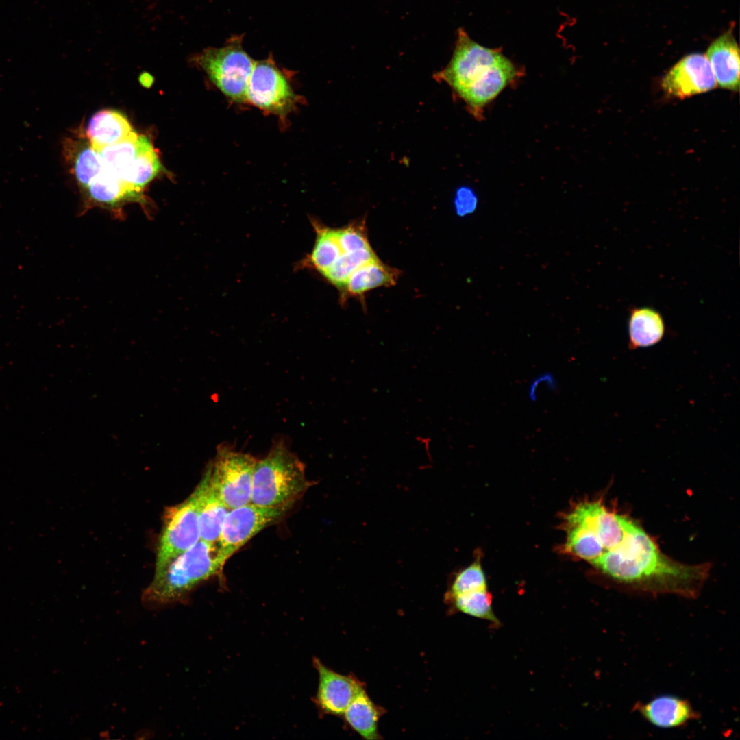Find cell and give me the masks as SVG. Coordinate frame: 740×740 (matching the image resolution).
<instances>
[{"label": "cell", "instance_id": "obj_24", "mask_svg": "<svg viewBox=\"0 0 740 740\" xmlns=\"http://www.w3.org/2000/svg\"><path fill=\"white\" fill-rule=\"evenodd\" d=\"M377 258L372 247L344 252L322 276L340 291L341 296L350 275L360 266Z\"/></svg>", "mask_w": 740, "mask_h": 740}, {"label": "cell", "instance_id": "obj_19", "mask_svg": "<svg viewBox=\"0 0 740 740\" xmlns=\"http://www.w3.org/2000/svg\"><path fill=\"white\" fill-rule=\"evenodd\" d=\"M628 348L634 350L653 346L664 337L665 325L661 314L650 307L633 308L628 323Z\"/></svg>", "mask_w": 740, "mask_h": 740}, {"label": "cell", "instance_id": "obj_2", "mask_svg": "<svg viewBox=\"0 0 740 740\" xmlns=\"http://www.w3.org/2000/svg\"><path fill=\"white\" fill-rule=\"evenodd\" d=\"M226 560L217 543L199 539L155 571L143 593V600L155 604L180 600L197 584L218 574Z\"/></svg>", "mask_w": 740, "mask_h": 740}, {"label": "cell", "instance_id": "obj_11", "mask_svg": "<svg viewBox=\"0 0 740 740\" xmlns=\"http://www.w3.org/2000/svg\"><path fill=\"white\" fill-rule=\"evenodd\" d=\"M716 84L706 56L693 53L684 57L669 71L662 87L668 95L683 99L712 90Z\"/></svg>", "mask_w": 740, "mask_h": 740}, {"label": "cell", "instance_id": "obj_29", "mask_svg": "<svg viewBox=\"0 0 740 740\" xmlns=\"http://www.w3.org/2000/svg\"><path fill=\"white\" fill-rule=\"evenodd\" d=\"M139 79L143 86H149L152 84L153 77L148 73H143Z\"/></svg>", "mask_w": 740, "mask_h": 740}, {"label": "cell", "instance_id": "obj_4", "mask_svg": "<svg viewBox=\"0 0 740 740\" xmlns=\"http://www.w3.org/2000/svg\"><path fill=\"white\" fill-rule=\"evenodd\" d=\"M208 478L206 470L201 480L186 500L166 508L158 542L155 571L161 570L174 557L200 539L199 515Z\"/></svg>", "mask_w": 740, "mask_h": 740}, {"label": "cell", "instance_id": "obj_7", "mask_svg": "<svg viewBox=\"0 0 740 740\" xmlns=\"http://www.w3.org/2000/svg\"><path fill=\"white\" fill-rule=\"evenodd\" d=\"M257 460L251 455L221 445L210 463V482L229 509L251 502Z\"/></svg>", "mask_w": 740, "mask_h": 740}, {"label": "cell", "instance_id": "obj_27", "mask_svg": "<svg viewBox=\"0 0 740 740\" xmlns=\"http://www.w3.org/2000/svg\"><path fill=\"white\" fill-rule=\"evenodd\" d=\"M343 252H352L371 248L365 219H356L346 226L336 229Z\"/></svg>", "mask_w": 740, "mask_h": 740}, {"label": "cell", "instance_id": "obj_10", "mask_svg": "<svg viewBox=\"0 0 740 740\" xmlns=\"http://www.w3.org/2000/svg\"><path fill=\"white\" fill-rule=\"evenodd\" d=\"M313 665L319 674L318 688L313 698L314 704L323 715L342 717L365 684L353 674L343 675L332 670L319 658H313Z\"/></svg>", "mask_w": 740, "mask_h": 740}, {"label": "cell", "instance_id": "obj_3", "mask_svg": "<svg viewBox=\"0 0 740 740\" xmlns=\"http://www.w3.org/2000/svg\"><path fill=\"white\" fill-rule=\"evenodd\" d=\"M310 485L305 467L284 443L278 441L256 461L251 502L262 506H292Z\"/></svg>", "mask_w": 740, "mask_h": 740}, {"label": "cell", "instance_id": "obj_9", "mask_svg": "<svg viewBox=\"0 0 740 740\" xmlns=\"http://www.w3.org/2000/svg\"><path fill=\"white\" fill-rule=\"evenodd\" d=\"M291 506H262L250 502L230 509L217 542L225 559L262 530L279 521Z\"/></svg>", "mask_w": 740, "mask_h": 740}, {"label": "cell", "instance_id": "obj_12", "mask_svg": "<svg viewBox=\"0 0 740 740\" xmlns=\"http://www.w3.org/2000/svg\"><path fill=\"white\" fill-rule=\"evenodd\" d=\"M632 711L647 723L662 729L682 728L700 717L689 700L669 694L636 702Z\"/></svg>", "mask_w": 740, "mask_h": 740}, {"label": "cell", "instance_id": "obj_15", "mask_svg": "<svg viewBox=\"0 0 740 740\" xmlns=\"http://www.w3.org/2000/svg\"><path fill=\"white\" fill-rule=\"evenodd\" d=\"M62 145L66 162L84 190L106 168L103 158L88 140L79 136L66 138Z\"/></svg>", "mask_w": 740, "mask_h": 740}, {"label": "cell", "instance_id": "obj_5", "mask_svg": "<svg viewBox=\"0 0 740 740\" xmlns=\"http://www.w3.org/2000/svg\"><path fill=\"white\" fill-rule=\"evenodd\" d=\"M195 62L225 97L236 103H246L247 84L255 62L234 40L219 48H208Z\"/></svg>", "mask_w": 740, "mask_h": 740}, {"label": "cell", "instance_id": "obj_23", "mask_svg": "<svg viewBox=\"0 0 740 740\" xmlns=\"http://www.w3.org/2000/svg\"><path fill=\"white\" fill-rule=\"evenodd\" d=\"M160 167L152 143L143 136L138 151L120 179L143 194V188L158 174Z\"/></svg>", "mask_w": 740, "mask_h": 740}, {"label": "cell", "instance_id": "obj_6", "mask_svg": "<svg viewBox=\"0 0 740 740\" xmlns=\"http://www.w3.org/2000/svg\"><path fill=\"white\" fill-rule=\"evenodd\" d=\"M502 55L500 49L484 47L472 40L463 28H459L449 64L436 73L434 77L447 84L460 98L482 79Z\"/></svg>", "mask_w": 740, "mask_h": 740}, {"label": "cell", "instance_id": "obj_8", "mask_svg": "<svg viewBox=\"0 0 740 740\" xmlns=\"http://www.w3.org/2000/svg\"><path fill=\"white\" fill-rule=\"evenodd\" d=\"M284 71L269 60L256 62L249 77L246 103L284 119L301 102Z\"/></svg>", "mask_w": 740, "mask_h": 740}, {"label": "cell", "instance_id": "obj_25", "mask_svg": "<svg viewBox=\"0 0 740 740\" xmlns=\"http://www.w3.org/2000/svg\"><path fill=\"white\" fill-rule=\"evenodd\" d=\"M491 603L492 596L487 589L460 594L446 602L450 610L498 625L499 620L493 611Z\"/></svg>", "mask_w": 740, "mask_h": 740}, {"label": "cell", "instance_id": "obj_1", "mask_svg": "<svg viewBox=\"0 0 740 740\" xmlns=\"http://www.w3.org/2000/svg\"><path fill=\"white\" fill-rule=\"evenodd\" d=\"M565 519V525L589 531L593 550L589 563L621 588L691 599L699 595L707 580L709 565L671 558L637 521L609 510L601 500L576 504Z\"/></svg>", "mask_w": 740, "mask_h": 740}, {"label": "cell", "instance_id": "obj_13", "mask_svg": "<svg viewBox=\"0 0 740 740\" xmlns=\"http://www.w3.org/2000/svg\"><path fill=\"white\" fill-rule=\"evenodd\" d=\"M519 75L520 71L502 55L482 79L469 88L460 99L465 103L472 115L481 117L484 107Z\"/></svg>", "mask_w": 740, "mask_h": 740}, {"label": "cell", "instance_id": "obj_22", "mask_svg": "<svg viewBox=\"0 0 740 740\" xmlns=\"http://www.w3.org/2000/svg\"><path fill=\"white\" fill-rule=\"evenodd\" d=\"M207 471L208 482L199 515V537L201 540L214 543L218 541L225 518L230 509L211 484L209 465Z\"/></svg>", "mask_w": 740, "mask_h": 740}, {"label": "cell", "instance_id": "obj_16", "mask_svg": "<svg viewBox=\"0 0 740 740\" xmlns=\"http://www.w3.org/2000/svg\"><path fill=\"white\" fill-rule=\"evenodd\" d=\"M132 132L130 122L122 113L102 110L90 119L86 132L90 145L100 152L106 147L126 139Z\"/></svg>", "mask_w": 740, "mask_h": 740}, {"label": "cell", "instance_id": "obj_14", "mask_svg": "<svg viewBox=\"0 0 740 740\" xmlns=\"http://www.w3.org/2000/svg\"><path fill=\"white\" fill-rule=\"evenodd\" d=\"M708 59L716 80L722 88L737 91L739 87V49L732 33L728 31L707 49Z\"/></svg>", "mask_w": 740, "mask_h": 740}, {"label": "cell", "instance_id": "obj_26", "mask_svg": "<svg viewBox=\"0 0 740 740\" xmlns=\"http://www.w3.org/2000/svg\"><path fill=\"white\" fill-rule=\"evenodd\" d=\"M487 589L486 579L479 560H476L456 574L445 594L446 603L463 593Z\"/></svg>", "mask_w": 740, "mask_h": 740}, {"label": "cell", "instance_id": "obj_17", "mask_svg": "<svg viewBox=\"0 0 740 740\" xmlns=\"http://www.w3.org/2000/svg\"><path fill=\"white\" fill-rule=\"evenodd\" d=\"M90 200L114 208L127 201L143 203V195L106 167L84 189Z\"/></svg>", "mask_w": 740, "mask_h": 740}, {"label": "cell", "instance_id": "obj_21", "mask_svg": "<svg viewBox=\"0 0 740 740\" xmlns=\"http://www.w3.org/2000/svg\"><path fill=\"white\" fill-rule=\"evenodd\" d=\"M316 240L312 251L301 263L302 267L310 269L322 275L343 254L339 245L336 229L327 227L317 221L313 222Z\"/></svg>", "mask_w": 740, "mask_h": 740}, {"label": "cell", "instance_id": "obj_18", "mask_svg": "<svg viewBox=\"0 0 740 740\" xmlns=\"http://www.w3.org/2000/svg\"><path fill=\"white\" fill-rule=\"evenodd\" d=\"M386 712L384 708L371 700L365 687L356 695L342 717L362 739L379 740L382 737L378 731V722Z\"/></svg>", "mask_w": 740, "mask_h": 740}, {"label": "cell", "instance_id": "obj_20", "mask_svg": "<svg viewBox=\"0 0 740 740\" xmlns=\"http://www.w3.org/2000/svg\"><path fill=\"white\" fill-rule=\"evenodd\" d=\"M400 271L383 263L379 258L356 269L349 276L344 292L341 296L362 297L372 289L394 286Z\"/></svg>", "mask_w": 740, "mask_h": 740}, {"label": "cell", "instance_id": "obj_28", "mask_svg": "<svg viewBox=\"0 0 740 740\" xmlns=\"http://www.w3.org/2000/svg\"><path fill=\"white\" fill-rule=\"evenodd\" d=\"M454 202L456 214L460 217L473 213L477 206L476 195L467 188L457 191Z\"/></svg>", "mask_w": 740, "mask_h": 740}]
</instances>
